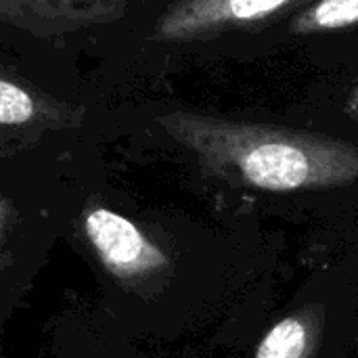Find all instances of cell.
I'll return each mask as SVG.
<instances>
[{"instance_id": "cell-8", "label": "cell", "mask_w": 358, "mask_h": 358, "mask_svg": "<svg viewBox=\"0 0 358 358\" xmlns=\"http://www.w3.org/2000/svg\"><path fill=\"white\" fill-rule=\"evenodd\" d=\"M346 111H348V115H350L352 120H357L358 122V84L352 88V92H350V96H348Z\"/></svg>"}, {"instance_id": "cell-2", "label": "cell", "mask_w": 358, "mask_h": 358, "mask_svg": "<svg viewBox=\"0 0 358 358\" xmlns=\"http://www.w3.org/2000/svg\"><path fill=\"white\" fill-rule=\"evenodd\" d=\"M80 229L101 268L122 289L153 298L170 283L174 273L170 252L138 222L99 203L86 206Z\"/></svg>"}, {"instance_id": "cell-9", "label": "cell", "mask_w": 358, "mask_h": 358, "mask_svg": "<svg viewBox=\"0 0 358 358\" xmlns=\"http://www.w3.org/2000/svg\"><path fill=\"white\" fill-rule=\"evenodd\" d=\"M4 2H6V0H4ZM10 2H17V0H8V4H10ZM25 2H34V0H25Z\"/></svg>"}, {"instance_id": "cell-5", "label": "cell", "mask_w": 358, "mask_h": 358, "mask_svg": "<svg viewBox=\"0 0 358 358\" xmlns=\"http://www.w3.org/2000/svg\"><path fill=\"white\" fill-rule=\"evenodd\" d=\"M358 23V0H313L292 19V31L298 36L336 31Z\"/></svg>"}, {"instance_id": "cell-1", "label": "cell", "mask_w": 358, "mask_h": 358, "mask_svg": "<svg viewBox=\"0 0 358 358\" xmlns=\"http://www.w3.org/2000/svg\"><path fill=\"white\" fill-rule=\"evenodd\" d=\"M159 124L208 174L239 187L298 193L358 180V147L336 136L182 111Z\"/></svg>"}, {"instance_id": "cell-4", "label": "cell", "mask_w": 358, "mask_h": 358, "mask_svg": "<svg viewBox=\"0 0 358 358\" xmlns=\"http://www.w3.org/2000/svg\"><path fill=\"white\" fill-rule=\"evenodd\" d=\"M327 310L306 304L277 321L260 340L254 358H315L325 336Z\"/></svg>"}, {"instance_id": "cell-6", "label": "cell", "mask_w": 358, "mask_h": 358, "mask_svg": "<svg viewBox=\"0 0 358 358\" xmlns=\"http://www.w3.org/2000/svg\"><path fill=\"white\" fill-rule=\"evenodd\" d=\"M38 109L34 99L6 80H0V126H25L36 122Z\"/></svg>"}, {"instance_id": "cell-7", "label": "cell", "mask_w": 358, "mask_h": 358, "mask_svg": "<svg viewBox=\"0 0 358 358\" xmlns=\"http://www.w3.org/2000/svg\"><path fill=\"white\" fill-rule=\"evenodd\" d=\"M17 222H19V212L15 203L8 197L0 195V260L6 258V245Z\"/></svg>"}, {"instance_id": "cell-3", "label": "cell", "mask_w": 358, "mask_h": 358, "mask_svg": "<svg viewBox=\"0 0 358 358\" xmlns=\"http://www.w3.org/2000/svg\"><path fill=\"white\" fill-rule=\"evenodd\" d=\"M313 0H178L164 13L155 38L191 40L227 29L256 27L298 13Z\"/></svg>"}]
</instances>
